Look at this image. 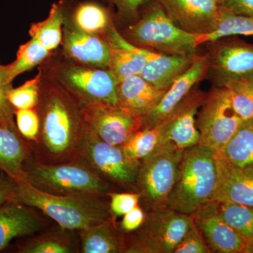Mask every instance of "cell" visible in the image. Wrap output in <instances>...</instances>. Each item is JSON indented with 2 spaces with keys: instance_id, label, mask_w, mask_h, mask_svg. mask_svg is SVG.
<instances>
[{
  "instance_id": "6da1fadb",
  "label": "cell",
  "mask_w": 253,
  "mask_h": 253,
  "mask_svg": "<svg viewBox=\"0 0 253 253\" xmlns=\"http://www.w3.org/2000/svg\"><path fill=\"white\" fill-rule=\"evenodd\" d=\"M40 131L29 143L33 157L44 164L79 159L86 131L83 107L64 88H51L40 94L36 108Z\"/></svg>"
},
{
  "instance_id": "7a4b0ae2",
  "label": "cell",
  "mask_w": 253,
  "mask_h": 253,
  "mask_svg": "<svg viewBox=\"0 0 253 253\" xmlns=\"http://www.w3.org/2000/svg\"><path fill=\"white\" fill-rule=\"evenodd\" d=\"M102 197L51 194L23 181L15 184L11 202L39 210L63 229L80 231L112 217Z\"/></svg>"
},
{
  "instance_id": "3957f363",
  "label": "cell",
  "mask_w": 253,
  "mask_h": 253,
  "mask_svg": "<svg viewBox=\"0 0 253 253\" xmlns=\"http://www.w3.org/2000/svg\"><path fill=\"white\" fill-rule=\"evenodd\" d=\"M217 181V159L212 150L199 144L184 150L168 207L193 214L213 201Z\"/></svg>"
},
{
  "instance_id": "277c9868",
  "label": "cell",
  "mask_w": 253,
  "mask_h": 253,
  "mask_svg": "<svg viewBox=\"0 0 253 253\" xmlns=\"http://www.w3.org/2000/svg\"><path fill=\"white\" fill-rule=\"evenodd\" d=\"M54 194L104 196L111 186L81 159L44 164L32 157L24 168L22 182Z\"/></svg>"
},
{
  "instance_id": "5b68a950",
  "label": "cell",
  "mask_w": 253,
  "mask_h": 253,
  "mask_svg": "<svg viewBox=\"0 0 253 253\" xmlns=\"http://www.w3.org/2000/svg\"><path fill=\"white\" fill-rule=\"evenodd\" d=\"M125 38L139 47L181 56H195L199 46L198 35L176 26L159 2L126 30Z\"/></svg>"
},
{
  "instance_id": "8992f818",
  "label": "cell",
  "mask_w": 253,
  "mask_h": 253,
  "mask_svg": "<svg viewBox=\"0 0 253 253\" xmlns=\"http://www.w3.org/2000/svg\"><path fill=\"white\" fill-rule=\"evenodd\" d=\"M183 153L184 150L172 141H166L140 160L136 188L149 211L167 207L168 199L175 184Z\"/></svg>"
},
{
  "instance_id": "52a82bcc",
  "label": "cell",
  "mask_w": 253,
  "mask_h": 253,
  "mask_svg": "<svg viewBox=\"0 0 253 253\" xmlns=\"http://www.w3.org/2000/svg\"><path fill=\"white\" fill-rule=\"evenodd\" d=\"M193 224L192 214L169 207L151 210L128 239L123 253H172Z\"/></svg>"
},
{
  "instance_id": "ba28073f",
  "label": "cell",
  "mask_w": 253,
  "mask_h": 253,
  "mask_svg": "<svg viewBox=\"0 0 253 253\" xmlns=\"http://www.w3.org/2000/svg\"><path fill=\"white\" fill-rule=\"evenodd\" d=\"M196 117L199 144L217 154L244 123L236 112L225 86H214L206 94Z\"/></svg>"
},
{
  "instance_id": "9c48e42d",
  "label": "cell",
  "mask_w": 253,
  "mask_h": 253,
  "mask_svg": "<svg viewBox=\"0 0 253 253\" xmlns=\"http://www.w3.org/2000/svg\"><path fill=\"white\" fill-rule=\"evenodd\" d=\"M79 158L105 180L126 187H136L140 161L128 157L121 146L105 142L88 128Z\"/></svg>"
},
{
  "instance_id": "30bf717a",
  "label": "cell",
  "mask_w": 253,
  "mask_h": 253,
  "mask_svg": "<svg viewBox=\"0 0 253 253\" xmlns=\"http://www.w3.org/2000/svg\"><path fill=\"white\" fill-rule=\"evenodd\" d=\"M59 79L82 107L98 104L118 106V83L109 69L70 66L61 70Z\"/></svg>"
},
{
  "instance_id": "8fae6325",
  "label": "cell",
  "mask_w": 253,
  "mask_h": 253,
  "mask_svg": "<svg viewBox=\"0 0 253 253\" xmlns=\"http://www.w3.org/2000/svg\"><path fill=\"white\" fill-rule=\"evenodd\" d=\"M209 76L214 86H224L228 82L253 74V44L235 36L214 42L206 53Z\"/></svg>"
},
{
  "instance_id": "7c38bea8",
  "label": "cell",
  "mask_w": 253,
  "mask_h": 253,
  "mask_svg": "<svg viewBox=\"0 0 253 253\" xmlns=\"http://www.w3.org/2000/svg\"><path fill=\"white\" fill-rule=\"evenodd\" d=\"M83 110L88 129L110 144L123 146L142 128V118L133 116L118 106L93 104Z\"/></svg>"
},
{
  "instance_id": "4fadbf2b",
  "label": "cell",
  "mask_w": 253,
  "mask_h": 253,
  "mask_svg": "<svg viewBox=\"0 0 253 253\" xmlns=\"http://www.w3.org/2000/svg\"><path fill=\"white\" fill-rule=\"evenodd\" d=\"M158 2L176 26L192 34L214 31L220 18L218 0H158Z\"/></svg>"
},
{
  "instance_id": "5bb4252c",
  "label": "cell",
  "mask_w": 253,
  "mask_h": 253,
  "mask_svg": "<svg viewBox=\"0 0 253 253\" xmlns=\"http://www.w3.org/2000/svg\"><path fill=\"white\" fill-rule=\"evenodd\" d=\"M192 216L211 253H248L249 241L223 220L217 201H210Z\"/></svg>"
},
{
  "instance_id": "9a60e30c",
  "label": "cell",
  "mask_w": 253,
  "mask_h": 253,
  "mask_svg": "<svg viewBox=\"0 0 253 253\" xmlns=\"http://www.w3.org/2000/svg\"><path fill=\"white\" fill-rule=\"evenodd\" d=\"M206 93L195 86L175 109L163 121V143L172 141L178 148L186 149L198 144L200 133L196 126V116Z\"/></svg>"
},
{
  "instance_id": "2e32d148",
  "label": "cell",
  "mask_w": 253,
  "mask_h": 253,
  "mask_svg": "<svg viewBox=\"0 0 253 253\" xmlns=\"http://www.w3.org/2000/svg\"><path fill=\"white\" fill-rule=\"evenodd\" d=\"M208 69L207 54L196 55L191 66L168 88L156 109L142 118V128L154 127L167 118L196 84L206 77Z\"/></svg>"
},
{
  "instance_id": "e0dca14e",
  "label": "cell",
  "mask_w": 253,
  "mask_h": 253,
  "mask_svg": "<svg viewBox=\"0 0 253 253\" xmlns=\"http://www.w3.org/2000/svg\"><path fill=\"white\" fill-rule=\"evenodd\" d=\"M216 159L217 181L213 201L253 207V166L238 167Z\"/></svg>"
},
{
  "instance_id": "ac0fdd59",
  "label": "cell",
  "mask_w": 253,
  "mask_h": 253,
  "mask_svg": "<svg viewBox=\"0 0 253 253\" xmlns=\"http://www.w3.org/2000/svg\"><path fill=\"white\" fill-rule=\"evenodd\" d=\"M63 41L65 54L74 61L91 67L109 69L111 49L108 40L73 26L65 31Z\"/></svg>"
},
{
  "instance_id": "d6986e66",
  "label": "cell",
  "mask_w": 253,
  "mask_h": 253,
  "mask_svg": "<svg viewBox=\"0 0 253 253\" xmlns=\"http://www.w3.org/2000/svg\"><path fill=\"white\" fill-rule=\"evenodd\" d=\"M166 91L155 87L141 76H130L118 83V105L143 118L156 109Z\"/></svg>"
},
{
  "instance_id": "ffe728a7",
  "label": "cell",
  "mask_w": 253,
  "mask_h": 253,
  "mask_svg": "<svg viewBox=\"0 0 253 253\" xmlns=\"http://www.w3.org/2000/svg\"><path fill=\"white\" fill-rule=\"evenodd\" d=\"M44 226L33 208L14 202L0 206V251L6 249L12 240L34 235Z\"/></svg>"
},
{
  "instance_id": "44dd1931",
  "label": "cell",
  "mask_w": 253,
  "mask_h": 253,
  "mask_svg": "<svg viewBox=\"0 0 253 253\" xmlns=\"http://www.w3.org/2000/svg\"><path fill=\"white\" fill-rule=\"evenodd\" d=\"M144 49L147 62L141 76L161 90L168 88L192 64L195 56L165 54Z\"/></svg>"
},
{
  "instance_id": "7402d4cb",
  "label": "cell",
  "mask_w": 253,
  "mask_h": 253,
  "mask_svg": "<svg viewBox=\"0 0 253 253\" xmlns=\"http://www.w3.org/2000/svg\"><path fill=\"white\" fill-rule=\"evenodd\" d=\"M107 36L111 49L109 69L118 83L130 76H141L147 62L144 49L126 41L113 26Z\"/></svg>"
},
{
  "instance_id": "603a6c76",
  "label": "cell",
  "mask_w": 253,
  "mask_h": 253,
  "mask_svg": "<svg viewBox=\"0 0 253 253\" xmlns=\"http://www.w3.org/2000/svg\"><path fill=\"white\" fill-rule=\"evenodd\" d=\"M32 157L28 141L0 125V170L15 182H22L25 166Z\"/></svg>"
},
{
  "instance_id": "cb8c5ba5",
  "label": "cell",
  "mask_w": 253,
  "mask_h": 253,
  "mask_svg": "<svg viewBox=\"0 0 253 253\" xmlns=\"http://www.w3.org/2000/svg\"><path fill=\"white\" fill-rule=\"evenodd\" d=\"M79 232L81 253H118L124 251L125 238L118 232L112 217Z\"/></svg>"
},
{
  "instance_id": "d4e9b609",
  "label": "cell",
  "mask_w": 253,
  "mask_h": 253,
  "mask_svg": "<svg viewBox=\"0 0 253 253\" xmlns=\"http://www.w3.org/2000/svg\"><path fill=\"white\" fill-rule=\"evenodd\" d=\"M215 156L238 167L253 166V118L244 121L230 140Z\"/></svg>"
},
{
  "instance_id": "484cf974",
  "label": "cell",
  "mask_w": 253,
  "mask_h": 253,
  "mask_svg": "<svg viewBox=\"0 0 253 253\" xmlns=\"http://www.w3.org/2000/svg\"><path fill=\"white\" fill-rule=\"evenodd\" d=\"M71 230L63 229L56 232L46 233L18 243L15 252L18 253H72L78 252Z\"/></svg>"
},
{
  "instance_id": "4316f807",
  "label": "cell",
  "mask_w": 253,
  "mask_h": 253,
  "mask_svg": "<svg viewBox=\"0 0 253 253\" xmlns=\"http://www.w3.org/2000/svg\"><path fill=\"white\" fill-rule=\"evenodd\" d=\"M64 0L51 6L49 16L41 22L33 23L30 35L36 38L46 49L52 52L63 41L64 23Z\"/></svg>"
},
{
  "instance_id": "83f0119b",
  "label": "cell",
  "mask_w": 253,
  "mask_h": 253,
  "mask_svg": "<svg viewBox=\"0 0 253 253\" xmlns=\"http://www.w3.org/2000/svg\"><path fill=\"white\" fill-rule=\"evenodd\" d=\"M74 27L92 35L107 33L111 28V18L107 9L95 1L79 3L73 14Z\"/></svg>"
},
{
  "instance_id": "f1b7e54d",
  "label": "cell",
  "mask_w": 253,
  "mask_h": 253,
  "mask_svg": "<svg viewBox=\"0 0 253 253\" xmlns=\"http://www.w3.org/2000/svg\"><path fill=\"white\" fill-rule=\"evenodd\" d=\"M235 36H253V17L231 13L221 6V16L216 29L208 34L198 35L199 45Z\"/></svg>"
},
{
  "instance_id": "f546056e",
  "label": "cell",
  "mask_w": 253,
  "mask_h": 253,
  "mask_svg": "<svg viewBox=\"0 0 253 253\" xmlns=\"http://www.w3.org/2000/svg\"><path fill=\"white\" fill-rule=\"evenodd\" d=\"M164 126L161 123L152 128H141L121 146L126 156L140 161L163 143Z\"/></svg>"
},
{
  "instance_id": "4dcf8cb0",
  "label": "cell",
  "mask_w": 253,
  "mask_h": 253,
  "mask_svg": "<svg viewBox=\"0 0 253 253\" xmlns=\"http://www.w3.org/2000/svg\"><path fill=\"white\" fill-rule=\"evenodd\" d=\"M223 220L240 235L249 241H253V207L229 202H217Z\"/></svg>"
},
{
  "instance_id": "1f68e13d",
  "label": "cell",
  "mask_w": 253,
  "mask_h": 253,
  "mask_svg": "<svg viewBox=\"0 0 253 253\" xmlns=\"http://www.w3.org/2000/svg\"><path fill=\"white\" fill-rule=\"evenodd\" d=\"M34 37L27 42L20 46L14 62L8 65L9 81L12 83L14 78L21 73L30 71L44 61L51 54Z\"/></svg>"
},
{
  "instance_id": "d6a6232c",
  "label": "cell",
  "mask_w": 253,
  "mask_h": 253,
  "mask_svg": "<svg viewBox=\"0 0 253 253\" xmlns=\"http://www.w3.org/2000/svg\"><path fill=\"white\" fill-rule=\"evenodd\" d=\"M236 112L244 121L253 118V74L226 83Z\"/></svg>"
},
{
  "instance_id": "836d02e7",
  "label": "cell",
  "mask_w": 253,
  "mask_h": 253,
  "mask_svg": "<svg viewBox=\"0 0 253 253\" xmlns=\"http://www.w3.org/2000/svg\"><path fill=\"white\" fill-rule=\"evenodd\" d=\"M41 74L26 81L22 85L11 87L7 91V99L15 110L36 109L41 94Z\"/></svg>"
},
{
  "instance_id": "e575fe53",
  "label": "cell",
  "mask_w": 253,
  "mask_h": 253,
  "mask_svg": "<svg viewBox=\"0 0 253 253\" xmlns=\"http://www.w3.org/2000/svg\"><path fill=\"white\" fill-rule=\"evenodd\" d=\"M9 81L8 65L0 64V125L6 129L18 132L14 122V109L7 99V91L12 87Z\"/></svg>"
},
{
  "instance_id": "d590c367",
  "label": "cell",
  "mask_w": 253,
  "mask_h": 253,
  "mask_svg": "<svg viewBox=\"0 0 253 253\" xmlns=\"http://www.w3.org/2000/svg\"><path fill=\"white\" fill-rule=\"evenodd\" d=\"M14 115L19 134L28 142H36L40 131V119L37 109L15 110Z\"/></svg>"
},
{
  "instance_id": "8d00e7d4",
  "label": "cell",
  "mask_w": 253,
  "mask_h": 253,
  "mask_svg": "<svg viewBox=\"0 0 253 253\" xmlns=\"http://www.w3.org/2000/svg\"><path fill=\"white\" fill-rule=\"evenodd\" d=\"M107 195L110 198V212L115 217L124 216L139 206L141 199L139 193L109 192Z\"/></svg>"
},
{
  "instance_id": "74e56055",
  "label": "cell",
  "mask_w": 253,
  "mask_h": 253,
  "mask_svg": "<svg viewBox=\"0 0 253 253\" xmlns=\"http://www.w3.org/2000/svg\"><path fill=\"white\" fill-rule=\"evenodd\" d=\"M175 253H209L208 247L204 236L195 225L194 221L189 230L184 236L177 247L174 250Z\"/></svg>"
},
{
  "instance_id": "f35d334b",
  "label": "cell",
  "mask_w": 253,
  "mask_h": 253,
  "mask_svg": "<svg viewBox=\"0 0 253 253\" xmlns=\"http://www.w3.org/2000/svg\"><path fill=\"white\" fill-rule=\"evenodd\" d=\"M117 7L118 14L124 19H136L141 6L150 0H108Z\"/></svg>"
},
{
  "instance_id": "ab89813d",
  "label": "cell",
  "mask_w": 253,
  "mask_h": 253,
  "mask_svg": "<svg viewBox=\"0 0 253 253\" xmlns=\"http://www.w3.org/2000/svg\"><path fill=\"white\" fill-rule=\"evenodd\" d=\"M146 214L142 208L136 206L125 214L121 224V229L126 233H131L139 229L144 223Z\"/></svg>"
},
{
  "instance_id": "60d3db41",
  "label": "cell",
  "mask_w": 253,
  "mask_h": 253,
  "mask_svg": "<svg viewBox=\"0 0 253 253\" xmlns=\"http://www.w3.org/2000/svg\"><path fill=\"white\" fill-rule=\"evenodd\" d=\"M221 6L233 14L253 17V0H224Z\"/></svg>"
},
{
  "instance_id": "b9f144b4",
  "label": "cell",
  "mask_w": 253,
  "mask_h": 253,
  "mask_svg": "<svg viewBox=\"0 0 253 253\" xmlns=\"http://www.w3.org/2000/svg\"><path fill=\"white\" fill-rule=\"evenodd\" d=\"M15 184L8 176L0 181V206L11 202Z\"/></svg>"
},
{
  "instance_id": "7bdbcfd3",
  "label": "cell",
  "mask_w": 253,
  "mask_h": 253,
  "mask_svg": "<svg viewBox=\"0 0 253 253\" xmlns=\"http://www.w3.org/2000/svg\"><path fill=\"white\" fill-rule=\"evenodd\" d=\"M248 253H253V241L249 244Z\"/></svg>"
},
{
  "instance_id": "ee69618b",
  "label": "cell",
  "mask_w": 253,
  "mask_h": 253,
  "mask_svg": "<svg viewBox=\"0 0 253 253\" xmlns=\"http://www.w3.org/2000/svg\"><path fill=\"white\" fill-rule=\"evenodd\" d=\"M4 178L6 177H4V176H3L2 174H1V173H0V181L2 180V179H4Z\"/></svg>"
},
{
  "instance_id": "f6af8a7d",
  "label": "cell",
  "mask_w": 253,
  "mask_h": 253,
  "mask_svg": "<svg viewBox=\"0 0 253 253\" xmlns=\"http://www.w3.org/2000/svg\"><path fill=\"white\" fill-rule=\"evenodd\" d=\"M218 1H219V2L220 3V4H221V3L223 2V1H224V0H218Z\"/></svg>"
}]
</instances>
